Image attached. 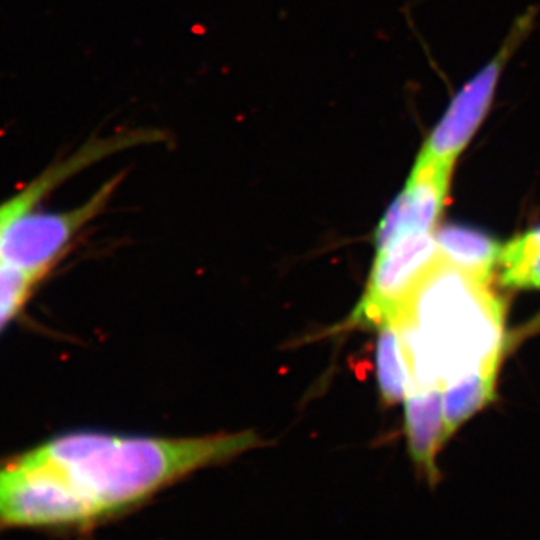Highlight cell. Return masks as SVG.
Here are the masks:
<instances>
[{
	"instance_id": "1",
	"label": "cell",
	"mask_w": 540,
	"mask_h": 540,
	"mask_svg": "<svg viewBox=\"0 0 540 540\" xmlns=\"http://www.w3.org/2000/svg\"><path fill=\"white\" fill-rule=\"evenodd\" d=\"M261 444L252 431L182 438L59 435L0 467V527H95L191 473Z\"/></svg>"
},
{
	"instance_id": "2",
	"label": "cell",
	"mask_w": 540,
	"mask_h": 540,
	"mask_svg": "<svg viewBox=\"0 0 540 540\" xmlns=\"http://www.w3.org/2000/svg\"><path fill=\"white\" fill-rule=\"evenodd\" d=\"M408 386L444 387L470 372L497 371L503 305L437 252L396 318Z\"/></svg>"
},
{
	"instance_id": "3",
	"label": "cell",
	"mask_w": 540,
	"mask_h": 540,
	"mask_svg": "<svg viewBox=\"0 0 540 540\" xmlns=\"http://www.w3.org/2000/svg\"><path fill=\"white\" fill-rule=\"evenodd\" d=\"M534 17L533 11L521 15L495 56L456 90L426 135L417 156L455 167L491 113L504 68L533 29Z\"/></svg>"
},
{
	"instance_id": "4",
	"label": "cell",
	"mask_w": 540,
	"mask_h": 540,
	"mask_svg": "<svg viewBox=\"0 0 540 540\" xmlns=\"http://www.w3.org/2000/svg\"><path fill=\"white\" fill-rule=\"evenodd\" d=\"M437 257L431 233L398 234L377 251L368 287L348 320L350 326L382 327L396 321L410 293Z\"/></svg>"
},
{
	"instance_id": "5",
	"label": "cell",
	"mask_w": 540,
	"mask_h": 540,
	"mask_svg": "<svg viewBox=\"0 0 540 540\" xmlns=\"http://www.w3.org/2000/svg\"><path fill=\"white\" fill-rule=\"evenodd\" d=\"M453 168L443 162L416 158L402 191L390 204L398 215V234L431 233L443 212Z\"/></svg>"
},
{
	"instance_id": "6",
	"label": "cell",
	"mask_w": 540,
	"mask_h": 540,
	"mask_svg": "<svg viewBox=\"0 0 540 540\" xmlns=\"http://www.w3.org/2000/svg\"><path fill=\"white\" fill-rule=\"evenodd\" d=\"M441 387L408 386L407 438L410 456L431 485L440 479L437 455L446 443Z\"/></svg>"
},
{
	"instance_id": "7",
	"label": "cell",
	"mask_w": 540,
	"mask_h": 540,
	"mask_svg": "<svg viewBox=\"0 0 540 540\" xmlns=\"http://www.w3.org/2000/svg\"><path fill=\"white\" fill-rule=\"evenodd\" d=\"M435 245L440 257L483 285L489 284L503 251V246L486 233L462 225L440 228Z\"/></svg>"
},
{
	"instance_id": "8",
	"label": "cell",
	"mask_w": 540,
	"mask_h": 540,
	"mask_svg": "<svg viewBox=\"0 0 540 540\" xmlns=\"http://www.w3.org/2000/svg\"><path fill=\"white\" fill-rule=\"evenodd\" d=\"M495 375L497 371L480 369L443 387V419L447 438L492 399Z\"/></svg>"
},
{
	"instance_id": "9",
	"label": "cell",
	"mask_w": 540,
	"mask_h": 540,
	"mask_svg": "<svg viewBox=\"0 0 540 540\" xmlns=\"http://www.w3.org/2000/svg\"><path fill=\"white\" fill-rule=\"evenodd\" d=\"M377 372L382 395L387 404L405 399L408 390V369L396 321L380 327L377 344Z\"/></svg>"
},
{
	"instance_id": "10",
	"label": "cell",
	"mask_w": 540,
	"mask_h": 540,
	"mask_svg": "<svg viewBox=\"0 0 540 540\" xmlns=\"http://www.w3.org/2000/svg\"><path fill=\"white\" fill-rule=\"evenodd\" d=\"M38 282L35 276L0 258V330L23 308Z\"/></svg>"
},
{
	"instance_id": "11",
	"label": "cell",
	"mask_w": 540,
	"mask_h": 540,
	"mask_svg": "<svg viewBox=\"0 0 540 540\" xmlns=\"http://www.w3.org/2000/svg\"><path fill=\"white\" fill-rule=\"evenodd\" d=\"M501 284L509 288H540V251L503 267Z\"/></svg>"
},
{
	"instance_id": "12",
	"label": "cell",
	"mask_w": 540,
	"mask_h": 540,
	"mask_svg": "<svg viewBox=\"0 0 540 540\" xmlns=\"http://www.w3.org/2000/svg\"><path fill=\"white\" fill-rule=\"evenodd\" d=\"M536 251H540V225L534 230L524 233L522 236L515 237L506 246H503L500 264L501 267L513 264L525 255L533 254Z\"/></svg>"
}]
</instances>
